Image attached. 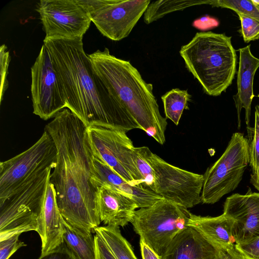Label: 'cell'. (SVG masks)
<instances>
[{"label": "cell", "instance_id": "29", "mask_svg": "<svg viewBox=\"0 0 259 259\" xmlns=\"http://www.w3.org/2000/svg\"><path fill=\"white\" fill-rule=\"evenodd\" d=\"M11 60V56L7 47L3 44L0 48V68H1V103L4 96L9 87V82L7 79L8 68Z\"/></svg>", "mask_w": 259, "mask_h": 259}, {"label": "cell", "instance_id": "36", "mask_svg": "<svg viewBox=\"0 0 259 259\" xmlns=\"http://www.w3.org/2000/svg\"><path fill=\"white\" fill-rule=\"evenodd\" d=\"M250 183L259 191V168L256 173L251 174Z\"/></svg>", "mask_w": 259, "mask_h": 259}, {"label": "cell", "instance_id": "34", "mask_svg": "<svg viewBox=\"0 0 259 259\" xmlns=\"http://www.w3.org/2000/svg\"><path fill=\"white\" fill-rule=\"evenodd\" d=\"M216 20L208 16L202 17L195 20L192 23V26L199 30H204L217 26Z\"/></svg>", "mask_w": 259, "mask_h": 259}, {"label": "cell", "instance_id": "7", "mask_svg": "<svg viewBox=\"0 0 259 259\" xmlns=\"http://www.w3.org/2000/svg\"><path fill=\"white\" fill-rule=\"evenodd\" d=\"M249 162L248 139L242 133L233 134L223 154L203 175L201 202L214 204L235 190Z\"/></svg>", "mask_w": 259, "mask_h": 259}, {"label": "cell", "instance_id": "24", "mask_svg": "<svg viewBox=\"0 0 259 259\" xmlns=\"http://www.w3.org/2000/svg\"><path fill=\"white\" fill-rule=\"evenodd\" d=\"M191 98L187 90L173 89L161 97L165 118L178 125L184 109H188V103Z\"/></svg>", "mask_w": 259, "mask_h": 259}, {"label": "cell", "instance_id": "16", "mask_svg": "<svg viewBox=\"0 0 259 259\" xmlns=\"http://www.w3.org/2000/svg\"><path fill=\"white\" fill-rule=\"evenodd\" d=\"M93 161L94 175L92 181L97 188L104 186L121 192L132 199L138 208L147 207L164 199L143 185H131L106 163L94 155Z\"/></svg>", "mask_w": 259, "mask_h": 259}, {"label": "cell", "instance_id": "5", "mask_svg": "<svg viewBox=\"0 0 259 259\" xmlns=\"http://www.w3.org/2000/svg\"><path fill=\"white\" fill-rule=\"evenodd\" d=\"M57 151L54 142L45 130L30 148L0 163V205L21 188L39 177L47 168H54Z\"/></svg>", "mask_w": 259, "mask_h": 259}, {"label": "cell", "instance_id": "35", "mask_svg": "<svg viewBox=\"0 0 259 259\" xmlns=\"http://www.w3.org/2000/svg\"><path fill=\"white\" fill-rule=\"evenodd\" d=\"M140 245L143 259H161V256L142 240L140 241Z\"/></svg>", "mask_w": 259, "mask_h": 259}, {"label": "cell", "instance_id": "25", "mask_svg": "<svg viewBox=\"0 0 259 259\" xmlns=\"http://www.w3.org/2000/svg\"><path fill=\"white\" fill-rule=\"evenodd\" d=\"M209 5L231 9L259 21V5L252 0H213L209 1Z\"/></svg>", "mask_w": 259, "mask_h": 259}, {"label": "cell", "instance_id": "19", "mask_svg": "<svg viewBox=\"0 0 259 259\" xmlns=\"http://www.w3.org/2000/svg\"><path fill=\"white\" fill-rule=\"evenodd\" d=\"M239 69L237 74V93L234 96L238 117V128L241 127L240 113L245 109V121L249 126L251 106L254 95L253 91V79L259 68V59L251 53L250 45L240 48Z\"/></svg>", "mask_w": 259, "mask_h": 259}, {"label": "cell", "instance_id": "13", "mask_svg": "<svg viewBox=\"0 0 259 259\" xmlns=\"http://www.w3.org/2000/svg\"><path fill=\"white\" fill-rule=\"evenodd\" d=\"M33 113L47 120L66 108L58 76L44 44L31 68Z\"/></svg>", "mask_w": 259, "mask_h": 259}, {"label": "cell", "instance_id": "22", "mask_svg": "<svg viewBox=\"0 0 259 259\" xmlns=\"http://www.w3.org/2000/svg\"><path fill=\"white\" fill-rule=\"evenodd\" d=\"M95 233L99 234L116 259H137L133 247L122 235L119 227H98Z\"/></svg>", "mask_w": 259, "mask_h": 259}, {"label": "cell", "instance_id": "8", "mask_svg": "<svg viewBox=\"0 0 259 259\" xmlns=\"http://www.w3.org/2000/svg\"><path fill=\"white\" fill-rule=\"evenodd\" d=\"M52 169L47 168L0 205V241L37 231L44 194Z\"/></svg>", "mask_w": 259, "mask_h": 259}, {"label": "cell", "instance_id": "18", "mask_svg": "<svg viewBox=\"0 0 259 259\" xmlns=\"http://www.w3.org/2000/svg\"><path fill=\"white\" fill-rule=\"evenodd\" d=\"M96 202L100 221L107 226H125L132 222L138 208L128 196L104 186L98 187Z\"/></svg>", "mask_w": 259, "mask_h": 259}, {"label": "cell", "instance_id": "21", "mask_svg": "<svg viewBox=\"0 0 259 259\" xmlns=\"http://www.w3.org/2000/svg\"><path fill=\"white\" fill-rule=\"evenodd\" d=\"M64 242L76 259H95L94 236L76 228L62 218Z\"/></svg>", "mask_w": 259, "mask_h": 259}, {"label": "cell", "instance_id": "15", "mask_svg": "<svg viewBox=\"0 0 259 259\" xmlns=\"http://www.w3.org/2000/svg\"><path fill=\"white\" fill-rule=\"evenodd\" d=\"M239 253L218 248L188 227L174 238L160 256L161 259H231Z\"/></svg>", "mask_w": 259, "mask_h": 259}, {"label": "cell", "instance_id": "3", "mask_svg": "<svg viewBox=\"0 0 259 259\" xmlns=\"http://www.w3.org/2000/svg\"><path fill=\"white\" fill-rule=\"evenodd\" d=\"M88 56L94 74L109 94L123 104L140 129L163 145L167 122L160 113L152 84L130 61L111 55L106 48Z\"/></svg>", "mask_w": 259, "mask_h": 259}, {"label": "cell", "instance_id": "26", "mask_svg": "<svg viewBox=\"0 0 259 259\" xmlns=\"http://www.w3.org/2000/svg\"><path fill=\"white\" fill-rule=\"evenodd\" d=\"M249 146V165L252 174L257 172L259 168V105L255 107L254 125L253 127L247 126Z\"/></svg>", "mask_w": 259, "mask_h": 259}, {"label": "cell", "instance_id": "28", "mask_svg": "<svg viewBox=\"0 0 259 259\" xmlns=\"http://www.w3.org/2000/svg\"><path fill=\"white\" fill-rule=\"evenodd\" d=\"M241 22V32L245 42L248 43L259 39V21L237 13Z\"/></svg>", "mask_w": 259, "mask_h": 259}, {"label": "cell", "instance_id": "11", "mask_svg": "<svg viewBox=\"0 0 259 259\" xmlns=\"http://www.w3.org/2000/svg\"><path fill=\"white\" fill-rule=\"evenodd\" d=\"M98 30L114 41L127 37L150 0H79Z\"/></svg>", "mask_w": 259, "mask_h": 259}, {"label": "cell", "instance_id": "37", "mask_svg": "<svg viewBox=\"0 0 259 259\" xmlns=\"http://www.w3.org/2000/svg\"><path fill=\"white\" fill-rule=\"evenodd\" d=\"M231 259H244V258L241 256V255L240 253H239L238 254L233 257Z\"/></svg>", "mask_w": 259, "mask_h": 259}, {"label": "cell", "instance_id": "4", "mask_svg": "<svg viewBox=\"0 0 259 259\" xmlns=\"http://www.w3.org/2000/svg\"><path fill=\"white\" fill-rule=\"evenodd\" d=\"M231 38L225 33L197 32L180 51L186 68L209 96H220L232 83L237 55Z\"/></svg>", "mask_w": 259, "mask_h": 259}, {"label": "cell", "instance_id": "23", "mask_svg": "<svg viewBox=\"0 0 259 259\" xmlns=\"http://www.w3.org/2000/svg\"><path fill=\"white\" fill-rule=\"evenodd\" d=\"M209 1L196 0H160L150 3L144 14L145 23L149 24L170 13L183 10L197 5H208Z\"/></svg>", "mask_w": 259, "mask_h": 259}, {"label": "cell", "instance_id": "38", "mask_svg": "<svg viewBox=\"0 0 259 259\" xmlns=\"http://www.w3.org/2000/svg\"><path fill=\"white\" fill-rule=\"evenodd\" d=\"M254 3L259 5V1L252 0Z\"/></svg>", "mask_w": 259, "mask_h": 259}, {"label": "cell", "instance_id": "27", "mask_svg": "<svg viewBox=\"0 0 259 259\" xmlns=\"http://www.w3.org/2000/svg\"><path fill=\"white\" fill-rule=\"evenodd\" d=\"M147 148L146 146L135 147L134 159L136 166L143 179V186L150 189L154 182V171L147 159Z\"/></svg>", "mask_w": 259, "mask_h": 259}, {"label": "cell", "instance_id": "17", "mask_svg": "<svg viewBox=\"0 0 259 259\" xmlns=\"http://www.w3.org/2000/svg\"><path fill=\"white\" fill-rule=\"evenodd\" d=\"M47 181L42 201L39 227L37 232L41 241V254L48 253L63 242L62 218L54 185Z\"/></svg>", "mask_w": 259, "mask_h": 259}, {"label": "cell", "instance_id": "20", "mask_svg": "<svg viewBox=\"0 0 259 259\" xmlns=\"http://www.w3.org/2000/svg\"><path fill=\"white\" fill-rule=\"evenodd\" d=\"M234 221L224 213L218 217H202L190 213L188 227L200 233L214 246L229 252L236 251L232 229Z\"/></svg>", "mask_w": 259, "mask_h": 259}, {"label": "cell", "instance_id": "31", "mask_svg": "<svg viewBox=\"0 0 259 259\" xmlns=\"http://www.w3.org/2000/svg\"><path fill=\"white\" fill-rule=\"evenodd\" d=\"M235 248L244 259H259V236L245 243L235 244Z\"/></svg>", "mask_w": 259, "mask_h": 259}, {"label": "cell", "instance_id": "30", "mask_svg": "<svg viewBox=\"0 0 259 259\" xmlns=\"http://www.w3.org/2000/svg\"><path fill=\"white\" fill-rule=\"evenodd\" d=\"M20 234L0 241V259H9L20 248L26 246L23 242L19 240Z\"/></svg>", "mask_w": 259, "mask_h": 259}, {"label": "cell", "instance_id": "10", "mask_svg": "<svg viewBox=\"0 0 259 259\" xmlns=\"http://www.w3.org/2000/svg\"><path fill=\"white\" fill-rule=\"evenodd\" d=\"M146 157L154 171L150 190L164 199L187 209L201 202L203 175L167 163L148 147Z\"/></svg>", "mask_w": 259, "mask_h": 259}, {"label": "cell", "instance_id": "14", "mask_svg": "<svg viewBox=\"0 0 259 259\" xmlns=\"http://www.w3.org/2000/svg\"><path fill=\"white\" fill-rule=\"evenodd\" d=\"M223 213L234 221L232 233L235 244L259 236V193L249 189L244 195H231L224 202Z\"/></svg>", "mask_w": 259, "mask_h": 259}, {"label": "cell", "instance_id": "6", "mask_svg": "<svg viewBox=\"0 0 259 259\" xmlns=\"http://www.w3.org/2000/svg\"><path fill=\"white\" fill-rule=\"evenodd\" d=\"M190 213L187 208L162 199L136 210L131 223L140 240L161 255L174 238L188 227Z\"/></svg>", "mask_w": 259, "mask_h": 259}, {"label": "cell", "instance_id": "32", "mask_svg": "<svg viewBox=\"0 0 259 259\" xmlns=\"http://www.w3.org/2000/svg\"><path fill=\"white\" fill-rule=\"evenodd\" d=\"M38 259H76L64 242L52 251L41 254Z\"/></svg>", "mask_w": 259, "mask_h": 259}, {"label": "cell", "instance_id": "12", "mask_svg": "<svg viewBox=\"0 0 259 259\" xmlns=\"http://www.w3.org/2000/svg\"><path fill=\"white\" fill-rule=\"evenodd\" d=\"M38 13L45 38H83L92 21L79 0H40Z\"/></svg>", "mask_w": 259, "mask_h": 259}, {"label": "cell", "instance_id": "1", "mask_svg": "<svg viewBox=\"0 0 259 259\" xmlns=\"http://www.w3.org/2000/svg\"><path fill=\"white\" fill-rule=\"evenodd\" d=\"M57 151L50 181L54 185L63 218L72 226L95 232L101 221L96 202L97 188L92 181L93 153L87 127L69 109L58 113L45 126Z\"/></svg>", "mask_w": 259, "mask_h": 259}, {"label": "cell", "instance_id": "9", "mask_svg": "<svg viewBox=\"0 0 259 259\" xmlns=\"http://www.w3.org/2000/svg\"><path fill=\"white\" fill-rule=\"evenodd\" d=\"M93 155L133 186L143 185V179L135 162V147L126 132L105 125L87 127Z\"/></svg>", "mask_w": 259, "mask_h": 259}, {"label": "cell", "instance_id": "2", "mask_svg": "<svg viewBox=\"0 0 259 259\" xmlns=\"http://www.w3.org/2000/svg\"><path fill=\"white\" fill-rule=\"evenodd\" d=\"M44 44L61 82L66 108L87 127L111 125L126 133L140 128L123 104L94 74L82 38H45Z\"/></svg>", "mask_w": 259, "mask_h": 259}, {"label": "cell", "instance_id": "33", "mask_svg": "<svg viewBox=\"0 0 259 259\" xmlns=\"http://www.w3.org/2000/svg\"><path fill=\"white\" fill-rule=\"evenodd\" d=\"M94 239L95 259H116L99 234L95 233Z\"/></svg>", "mask_w": 259, "mask_h": 259}]
</instances>
